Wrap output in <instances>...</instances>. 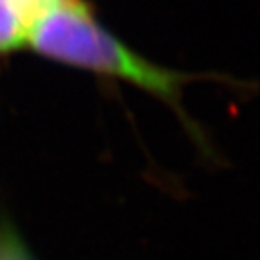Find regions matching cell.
<instances>
[{
	"instance_id": "1",
	"label": "cell",
	"mask_w": 260,
	"mask_h": 260,
	"mask_svg": "<svg viewBox=\"0 0 260 260\" xmlns=\"http://www.w3.org/2000/svg\"><path fill=\"white\" fill-rule=\"evenodd\" d=\"M29 45L51 60L119 78L165 100L177 96L183 80L126 47L94 20L81 0L49 4L35 22Z\"/></svg>"
},
{
	"instance_id": "2",
	"label": "cell",
	"mask_w": 260,
	"mask_h": 260,
	"mask_svg": "<svg viewBox=\"0 0 260 260\" xmlns=\"http://www.w3.org/2000/svg\"><path fill=\"white\" fill-rule=\"evenodd\" d=\"M47 6L45 0H0V53L29 44L35 22Z\"/></svg>"
},
{
	"instance_id": "3",
	"label": "cell",
	"mask_w": 260,
	"mask_h": 260,
	"mask_svg": "<svg viewBox=\"0 0 260 260\" xmlns=\"http://www.w3.org/2000/svg\"><path fill=\"white\" fill-rule=\"evenodd\" d=\"M0 260H31L29 253L11 232L0 230Z\"/></svg>"
},
{
	"instance_id": "4",
	"label": "cell",
	"mask_w": 260,
	"mask_h": 260,
	"mask_svg": "<svg viewBox=\"0 0 260 260\" xmlns=\"http://www.w3.org/2000/svg\"><path fill=\"white\" fill-rule=\"evenodd\" d=\"M45 2H49V4H53V2H56V0H45Z\"/></svg>"
}]
</instances>
